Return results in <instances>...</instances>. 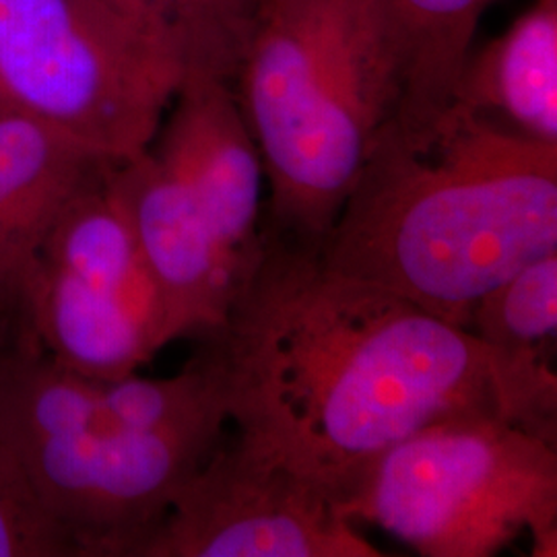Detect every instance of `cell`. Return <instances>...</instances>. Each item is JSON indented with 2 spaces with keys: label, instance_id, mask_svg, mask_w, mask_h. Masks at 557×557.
Instances as JSON below:
<instances>
[{
  "label": "cell",
  "instance_id": "6da1fadb",
  "mask_svg": "<svg viewBox=\"0 0 557 557\" xmlns=\"http://www.w3.org/2000/svg\"><path fill=\"white\" fill-rule=\"evenodd\" d=\"M211 333L238 432L317 479L341 508L398 440L440 419L496 413L469 331L264 232Z\"/></svg>",
  "mask_w": 557,
  "mask_h": 557
},
{
  "label": "cell",
  "instance_id": "7a4b0ae2",
  "mask_svg": "<svg viewBox=\"0 0 557 557\" xmlns=\"http://www.w3.org/2000/svg\"><path fill=\"white\" fill-rule=\"evenodd\" d=\"M319 252L467 331L487 292L557 252V145L457 106L419 135L386 124Z\"/></svg>",
  "mask_w": 557,
  "mask_h": 557
},
{
  "label": "cell",
  "instance_id": "3957f363",
  "mask_svg": "<svg viewBox=\"0 0 557 557\" xmlns=\"http://www.w3.org/2000/svg\"><path fill=\"white\" fill-rule=\"evenodd\" d=\"M257 143L262 232L320 250L398 106L380 0H262L232 81Z\"/></svg>",
  "mask_w": 557,
  "mask_h": 557
},
{
  "label": "cell",
  "instance_id": "277c9868",
  "mask_svg": "<svg viewBox=\"0 0 557 557\" xmlns=\"http://www.w3.org/2000/svg\"><path fill=\"white\" fill-rule=\"evenodd\" d=\"M0 436L77 557H140L221 442L126 428L52 358L0 359Z\"/></svg>",
  "mask_w": 557,
  "mask_h": 557
},
{
  "label": "cell",
  "instance_id": "5b68a950",
  "mask_svg": "<svg viewBox=\"0 0 557 557\" xmlns=\"http://www.w3.org/2000/svg\"><path fill=\"white\" fill-rule=\"evenodd\" d=\"M341 510L419 556H496L529 535L556 557L557 446L494 411L440 419L380 455Z\"/></svg>",
  "mask_w": 557,
  "mask_h": 557
},
{
  "label": "cell",
  "instance_id": "8992f818",
  "mask_svg": "<svg viewBox=\"0 0 557 557\" xmlns=\"http://www.w3.org/2000/svg\"><path fill=\"white\" fill-rule=\"evenodd\" d=\"M184 79L170 46L106 0H0V112L103 160L147 151Z\"/></svg>",
  "mask_w": 557,
  "mask_h": 557
},
{
  "label": "cell",
  "instance_id": "52a82bcc",
  "mask_svg": "<svg viewBox=\"0 0 557 557\" xmlns=\"http://www.w3.org/2000/svg\"><path fill=\"white\" fill-rule=\"evenodd\" d=\"M338 499L259 440L220 442L140 557H382Z\"/></svg>",
  "mask_w": 557,
  "mask_h": 557
},
{
  "label": "cell",
  "instance_id": "ba28073f",
  "mask_svg": "<svg viewBox=\"0 0 557 557\" xmlns=\"http://www.w3.org/2000/svg\"><path fill=\"white\" fill-rule=\"evenodd\" d=\"M151 153L193 197L239 275L262 248L264 170L230 81L188 77Z\"/></svg>",
  "mask_w": 557,
  "mask_h": 557
},
{
  "label": "cell",
  "instance_id": "9c48e42d",
  "mask_svg": "<svg viewBox=\"0 0 557 557\" xmlns=\"http://www.w3.org/2000/svg\"><path fill=\"white\" fill-rule=\"evenodd\" d=\"M110 184L158 285L170 338L218 331L242 275L197 202L151 149L112 163Z\"/></svg>",
  "mask_w": 557,
  "mask_h": 557
},
{
  "label": "cell",
  "instance_id": "30bf717a",
  "mask_svg": "<svg viewBox=\"0 0 557 557\" xmlns=\"http://www.w3.org/2000/svg\"><path fill=\"white\" fill-rule=\"evenodd\" d=\"M467 331L483 349L496 416L557 446V252L487 292Z\"/></svg>",
  "mask_w": 557,
  "mask_h": 557
},
{
  "label": "cell",
  "instance_id": "8fae6325",
  "mask_svg": "<svg viewBox=\"0 0 557 557\" xmlns=\"http://www.w3.org/2000/svg\"><path fill=\"white\" fill-rule=\"evenodd\" d=\"M110 163L54 128L0 112V301H17L54 221Z\"/></svg>",
  "mask_w": 557,
  "mask_h": 557
},
{
  "label": "cell",
  "instance_id": "7c38bea8",
  "mask_svg": "<svg viewBox=\"0 0 557 557\" xmlns=\"http://www.w3.org/2000/svg\"><path fill=\"white\" fill-rule=\"evenodd\" d=\"M455 106L557 145V0H533L502 36L469 54Z\"/></svg>",
  "mask_w": 557,
  "mask_h": 557
},
{
  "label": "cell",
  "instance_id": "4fadbf2b",
  "mask_svg": "<svg viewBox=\"0 0 557 557\" xmlns=\"http://www.w3.org/2000/svg\"><path fill=\"white\" fill-rule=\"evenodd\" d=\"M397 60L398 106L388 122L418 135L455 106L479 21L494 0H380Z\"/></svg>",
  "mask_w": 557,
  "mask_h": 557
},
{
  "label": "cell",
  "instance_id": "5bb4252c",
  "mask_svg": "<svg viewBox=\"0 0 557 557\" xmlns=\"http://www.w3.org/2000/svg\"><path fill=\"white\" fill-rule=\"evenodd\" d=\"M156 34L188 77L234 81L262 0H106Z\"/></svg>",
  "mask_w": 557,
  "mask_h": 557
},
{
  "label": "cell",
  "instance_id": "9a60e30c",
  "mask_svg": "<svg viewBox=\"0 0 557 557\" xmlns=\"http://www.w3.org/2000/svg\"><path fill=\"white\" fill-rule=\"evenodd\" d=\"M0 557H77L46 512L20 458L0 436Z\"/></svg>",
  "mask_w": 557,
  "mask_h": 557
}]
</instances>
